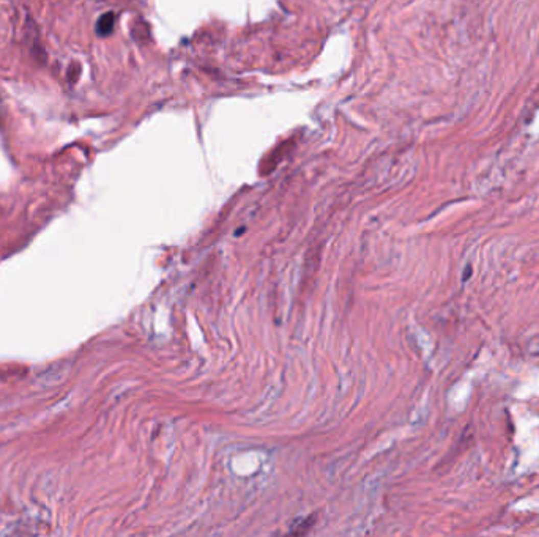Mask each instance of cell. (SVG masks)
Here are the masks:
<instances>
[{"instance_id":"cell-1","label":"cell","mask_w":539,"mask_h":537,"mask_svg":"<svg viewBox=\"0 0 539 537\" xmlns=\"http://www.w3.org/2000/svg\"><path fill=\"white\" fill-rule=\"evenodd\" d=\"M112 26H114V16H112V13H107V14H104L101 19H100V22H98V30H100L103 35H106V33L110 32Z\"/></svg>"}]
</instances>
